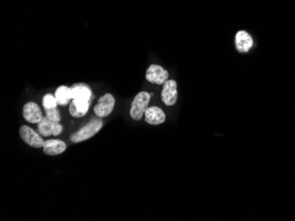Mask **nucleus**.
<instances>
[{
  "mask_svg": "<svg viewBox=\"0 0 295 221\" xmlns=\"http://www.w3.org/2000/svg\"><path fill=\"white\" fill-rule=\"evenodd\" d=\"M145 121L150 125H159L165 122L166 115L164 110L157 106L148 108L146 110Z\"/></svg>",
  "mask_w": 295,
  "mask_h": 221,
  "instance_id": "obj_10",
  "label": "nucleus"
},
{
  "mask_svg": "<svg viewBox=\"0 0 295 221\" xmlns=\"http://www.w3.org/2000/svg\"><path fill=\"white\" fill-rule=\"evenodd\" d=\"M254 43L253 36L245 29L239 30L235 34L234 44L239 53H248L253 49Z\"/></svg>",
  "mask_w": 295,
  "mask_h": 221,
  "instance_id": "obj_4",
  "label": "nucleus"
},
{
  "mask_svg": "<svg viewBox=\"0 0 295 221\" xmlns=\"http://www.w3.org/2000/svg\"><path fill=\"white\" fill-rule=\"evenodd\" d=\"M55 97L58 102V105L65 106L72 100L71 96V88L67 86H59L55 91Z\"/></svg>",
  "mask_w": 295,
  "mask_h": 221,
  "instance_id": "obj_14",
  "label": "nucleus"
},
{
  "mask_svg": "<svg viewBox=\"0 0 295 221\" xmlns=\"http://www.w3.org/2000/svg\"><path fill=\"white\" fill-rule=\"evenodd\" d=\"M90 101L87 100H72L69 106V113L75 118H80L88 113Z\"/></svg>",
  "mask_w": 295,
  "mask_h": 221,
  "instance_id": "obj_12",
  "label": "nucleus"
},
{
  "mask_svg": "<svg viewBox=\"0 0 295 221\" xmlns=\"http://www.w3.org/2000/svg\"><path fill=\"white\" fill-rule=\"evenodd\" d=\"M178 85L174 80H168L163 85L161 100L167 107H173L178 101Z\"/></svg>",
  "mask_w": 295,
  "mask_h": 221,
  "instance_id": "obj_6",
  "label": "nucleus"
},
{
  "mask_svg": "<svg viewBox=\"0 0 295 221\" xmlns=\"http://www.w3.org/2000/svg\"><path fill=\"white\" fill-rule=\"evenodd\" d=\"M45 110V116L47 118L55 122H60L61 121V115L59 114L57 108H51V109H48V110Z\"/></svg>",
  "mask_w": 295,
  "mask_h": 221,
  "instance_id": "obj_16",
  "label": "nucleus"
},
{
  "mask_svg": "<svg viewBox=\"0 0 295 221\" xmlns=\"http://www.w3.org/2000/svg\"><path fill=\"white\" fill-rule=\"evenodd\" d=\"M23 117L30 123H38L42 118L41 109L34 102H28L24 105Z\"/></svg>",
  "mask_w": 295,
  "mask_h": 221,
  "instance_id": "obj_9",
  "label": "nucleus"
},
{
  "mask_svg": "<svg viewBox=\"0 0 295 221\" xmlns=\"http://www.w3.org/2000/svg\"><path fill=\"white\" fill-rule=\"evenodd\" d=\"M115 106V98L111 94H105L100 97L98 103L94 108V113L98 117H106L111 114Z\"/></svg>",
  "mask_w": 295,
  "mask_h": 221,
  "instance_id": "obj_5",
  "label": "nucleus"
},
{
  "mask_svg": "<svg viewBox=\"0 0 295 221\" xmlns=\"http://www.w3.org/2000/svg\"><path fill=\"white\" fill-rule=\"evenodd\" d=\"M66 149V145L64 141L59 139H49L44 141L42 150L43 153L49 156H56L64 153Z\"/></svg>",
  "mask_w": 295,
  "mask_h": 221,
  "instance_id": "obj_11",
  "label": "nucleus"
},
{
  "mask_svg": "<svg viewBox=\"0 0 295 221\" xmlns=\"http://www.w3.org/2000/svg\"><path fill=\"white\" fill-rule=\"evenodd\" d=\"M103 125L104 122L101 117L97 116L96 118L91 119V121L82 126L80 130L72 134V136L70 137V141L73 144L85 141L88 138L94 137L102 129Z\"/></svg>",
  "mask_w": 295,
  "mask_h": 221,
  "instance_id": "obj_1",
  "label": "nucleus"
},
{
  "mask_svg": "<svg viewBox=\"0 0 295 221\" xmlns=\"http://www.w3.org/2000/svg\"><path fill=\"white\" fill-rule=\"evenodd\" d=\"M19 137L27 145L35 148H41L43 146L44 140L37 132H35L30 127L22 125L19 130Z\"/></svg>",
  "mask_w": 295,
  "mask_h": 221,
  "instance_id": "obj_7",
  "label": "nucleus"
},
{
  "mask_svg": "<svg viewBox=\"0 0 295 221\" xmlns=\"http://www.w3.org/2000/svg\"><path fill=\"white\" fill-rule=\"evenodd\" d=\"M72 100L80 99L89 101L92 97V90L88 85L85 83H76L71 87Z\"/></svg>",
  "mask_w": 295,
  "mask_h": 221,
  "instance_id": "obj_13",
  "label": "nucleus"
},
{
  "mask_svg": "<svg viewBox=\"0 0 295 221\" xmlns=\"http://www.w3.org/2000/svg\"><path fill=\"white\" fill-rule=\"evenodd\" d=\"M37 129L39 133L44 137L50 136H58L63 131V126L60 122H55L50 121L46 116H42V120L37 123Z\"/></svg>",
  "mask_w": 295,
  "mask_h": 221,
  "instance_id": "obj_8",
  "label": "nucleus"
},
{
  "mask_svg": "<svg viewBox=\"0 0 295 221\" xmlns=\"http://www.w3.org/2000/svg\"><path fill=\"white\" fill-rule=\"evenodd\" d=\"M151 95L148 92L142 91L134 97L130 108V116L134 121H140L149 108Z\"/></svg>",
  "mask_w": 295,
  "mask_h": 221,
  "instance_id": "obj_2",
  "label": "nucleus"
},
{
  "mask_svg": "<svg viewBox=\"0 0 295 221\" xmlns=\"http://www.w3.org/2000/svg\"><path fill=\"white\" fill-rule=\"evenodd\" d=\"M58 105L56 97L51 94H47L42 98V107L44 110L51 109V108H57Z\"/></svg>",
  "mask_w": 295,
  "mask_h": 221,
  "instance_id": "obj_15",
  "label": "nucleus"
},
{
  "mask_svg": "<svg viewBox=\"0 0 295 221\" xmlns=\"http://www.w3.org/2000/svg\"><path fill=\"white\" fill-rule=\"evenodd\" d=\"M145 78L151 84L163 86L169 79V72L159 65H150L146 70Z\"/></svg>",
  "mask_w": 295,
  "mask_h": 221,
  "instance_id": "obj_3",
  "label": "nucleus"
}]
</instances>
